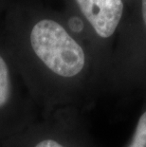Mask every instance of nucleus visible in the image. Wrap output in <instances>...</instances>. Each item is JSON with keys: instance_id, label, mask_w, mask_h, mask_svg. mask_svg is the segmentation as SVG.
<instances>
[{"instance_id": "nucleus-1", "label": "nucleus", "mask_w": 146, "mask_h": 147, "mask_svg": "<svg viewBox=\"0 0 146 147\" xmlns=\"http://www.w3.org/2000/svg\"><path fill=\"white\" fill-rule=\"evenodd\" d=\"M30 40L37 57L57 76L73 79L83 72L86 64L83 49L56 21H39L32 28Z\"/></svg>"}, {"instance_id": "nucleus-2", "label": "nucleus", "mask_w": 146, "mask_h": 147, "mask_svg": "<svg viewBox=\"0 0 146 147\" xmlns=\"http://www.w3.org/2000/svg\"><path fill=\"white\" fill-rule=\"evenodd\" d=\"M80 11L102 39L112 37L123 14L122 0H75Z\"/></svg>"}, {"instance_id": "nucleus-3", "label": "nucleus", "mask_w": 146, "mask_h": 147, "mask_svg": "<svg viewBox=\"0 0 146 147\" xmlns=\"http://www.w3.org/2000/svg\"><path fill=\"white\" fill-rule=\"evenodd\" d=\"M125 147H146V100L137 121L134 132Z\"/></svg>"}, {"instance_id": "nucleus-4", "label": "nucleus", "mask_w": 146, "mask_h": 147, "mask_svg": "<svg viewBox=\"0 0 146 147\" xmlns=\"http://www.w3.org/2000/svg\"><path fill=\"white\" fill-rule=\"evenodd\" d=\"M11 84L9 67L2 56L0 55V109L8 104L11 98Z\"/></svg>"}, {"instance_id": "nucleus-5", "label": "nucleus", "mask_w": 146, "mask_h": 147, "mask_svg": "<svg viewBox=\"0 0 146 147\" xmlns=\"http://www.w3.org/2000/svg\"><path fill=\"white\" fill-rule=\"evenodd\" d=\"M35 147H67L66 145H64L63 143L57 142L55 140H50V139H46L43 140L41 142H39Z\"/></svg>"}, {"instance_id": "nucleus-6", "label": "nucleus", "mask_w": 146, "mask_h": 147, "mask_svg": "<svg viewBox=\"0 0 146 147\" xmlns=\"http://www.w3.org/2000/svg\"><path fill=\"white\" fill-rule=\"evenodd\" d=\"M141 21H142V25H143V29L146 32V0H141Z\"/></svg>"}]
</instances>
